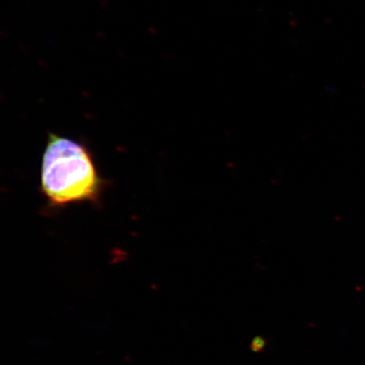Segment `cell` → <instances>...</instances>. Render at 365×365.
I'll use <instances>...</instances> for the list:
<instances>
[{
	"mask_svg": "<svg viewBox=\"0 0 365 365\" xmlns=\"http://www.w3.org/2000/svg\"><path fill=\"white\" fill-rule=\"evenodd\" d=\"M267 346V340L263 336H257L254 337L252 341L250 342V349L251 352L261 353Z\"/></svg>",
	"mask_w": 365,
	"mask_h": 365,
	"instance_id": "obj_2",
	"label": "cell"
},
{
	"mask_svg": "<svg viewBox=\"0 0 365 365\" xmlns=\"http://www.w3.org/2000/svg\"><path fill=\"white\" fill-rule=\"evenodd\" d=\"M106 185L85 144L48 134L43 155L41 191L51 207L97 204Z\"/></svg>",
	"mask_w": 365,
	"mask_h": 365,
	"instance_id": "obj_1",
	"label": "cell"
}]
</instances>
